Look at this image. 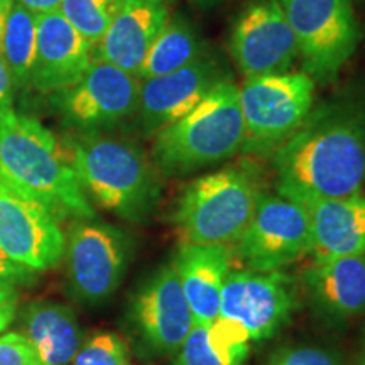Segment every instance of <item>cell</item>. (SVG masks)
Returning <instances> with one entry per match:
<instances>
[{"label":"cell","instance_id":"cell-1","mask_svg":"<svg viewBox=\"0 0 365 365\" xmlns=\"http://www.w3.org/2000/svg\"><path fill=\"white\" fill-rule=\"evenodd\" d=\"M277 195L308 205L359 195L365 185V113L323 105L272 154Z\"/></svg>","mask_w":365,"mask_h":365},{"label":"cell","instance_id":"cell-2","mask_svg":"<svg viewBox=\"0 0 365 365\" xmlns=\"http://www.w3.org/2000/svg\"><path fill=\"white\" fill-rule=\"evenodd\" d=\"M0 180L59 220L95 218L68 145L38 118L14 108L0 110Z\"/></svg>","mask_w":365,"mask_h":365},{"label":"cell","instance_id":"cell-3","mask_svg":"<svg viewBox=\"0 0 365 365\" xmlns=\"http://www.w3.org/2000/svg\"><path fill=\"white\" fill-rule=\"evenodd\" d=\"M65 144L85 195L107 212L143 222L159 198L156 166L127 137L108 132H70Z\"/></svg>","mask_w":365,"mask_h":365},{"label":"cell","instance_id":"cell-4","mask_svg":"<svg viewBox=\"0 0 365 365\" xmlns=\"http://www.w3.org/2000/svg\"><path fill=\"white\" fill-rule=\"evenodd\" d=\"M244 140L239 86L227 76L188 115L154 135V164L168 176L190 175L230 159Z\"/></svg>","mask_w":365,"mask_h":365},{"label":"cell","instance_id":"cell-5","mask_svg":"<svg viewBox=\"0 0 365 365\" xmlns=\"http://www.w3.org/2000/svg\"><path fill=\"white\" fill-rule=\"evenodd\" d=\"M262 193L259 176L247 164L196 178L182 191L175 212L182 245L237 244Z\"/></svg>","mask_w":365,"mask_h":365},{"label":"cell","instance_id":"cell-6","mask_svg":"<svg viewBox=\"0 0 365 365\" xmlns=\"http://www.w3.org/2000/svg\"><path fill=\"white\" fill-rule=\"evenodd\" d=\"M314 81L304 71L247 78L239 86L245 150H276L313 110Z\"/></svg>","mask_w":365,"mask_h":365},{"label":"cell","instance_id":"cell-7","mask_svg":"<svg viewBox=\"0 0 365 365\" xmlns=\"http://www.w3.org/2000/svg\"><path fill=\"white\" fill-rule=\"evenodd\" d=\"M296 36L304 73L330 81L355 53L359 26L352 0H277Z\"/></svg>","mask_w":365,"mask_h":365},{"label":"cell","instance_id":"cell-8","mask_svg":"<svg viewBox=\"0 0 365 365\" xmlns=\"http://www.w3.org/2000/svg\"><path fill=\"white\" fill-rule=\"evenodd\" d=\"M140 81L110 63L93 61L75 85L51 95L71 132H108L137 113Z\"/></svg>","mask_w":365,"mask_h":365},{"label":"cell","instance_id":"cell-9","mask_svg":"<svg viewBox=\"0 0 365 365\" xmlns=\"http://www.w3.org/2000/svg\"><path fill=\"white\" fill-rule=\"evenodd\" d=\"M129 240L103 222L76 220L66 239L65 257L70 289L83 304H102L120 286L129 264Z\"/></svg>","mask_w":365,"mask_h":365},{"label":"cell","instance_id":"cell-10","mask_svg":"<svg viewBox=\"0 0 365 365\" xmlns=\"http://www.w3.org/2000/svg\"><path fill=\"white\" fill-rule=\"evenodd\" d=\"M312 227L303 205L262 193L235 254L249 271H281L309 254Z\"/></svg>","mask_w":365,"mask_h":365},{"label":"cell","instance_id":"cell-11","mask_svg":"<svg viewBox=\"0 0 365 365\" xmlns=\"http://www.w3.org/2000/svg\"><path fill=\"white\" fill-rule=\"evenodd\" d=\"M296 309L293 277L282 271H230L223 282L220 314L250 341L276 335Z\"/></svg>","mask_w":365,"mask_h":365},{"label":"cell","instance_id":"cell-12","mask_svg":"<svg viewBox=\"0 0 365 365\" xmlns=\"http://www.w3.org/2000/svg\"><path fill=\"white\" fill-rule=\"evenodd\" d=\"M65 247L66 237L51 210L0 180V249L38 272L56 267L65 257Z\"/></svg>","mask_w":365,"mask_h":365},{"label":"cell","instance_id":"cell-13","mask_svg":"<svg viewBox=\"0 0 365 365\" xmlns=\"http://www.w3.org/2000/svg\"><path fill=\"white\" fill-rule=\"evenodd\" d=\"M230 53L245 80L291 70L299 49L277 0H255L244 9L232 29Z\"/></svg>","mask_w":365,"mask_h":365},{"label":"cell","instance_id":"cell-14","mask_svg":"<svg viewBox=\"0 0 365 365\" xmlns=\"http://www.w3.org/2000/svg\"><path fill=\"white\" fill-rule=\"evenodd\" d=\"M134 328L153 354H175L182 345L195 319L181 281L173 267H159L132 299Z\"/></svg>","mask_w":365,"mask_h":365},{"label":"cell","instance_id":"cell-15","mask_svg":"<svg viewBox=\"0 0 365 365\" xmlns=\"http://www.w3.org/2000/svg\"><path fill=\"white\" fill-rule=\"evenodd\" d=\"M223 78L222 68L205 54L181 70L140 81L137 115L144 134L156 135L188 115Z\"/></svg>","mask_w":365,"mask_h":365},{"label":"cell","instance_id":"cell-16","mask_svg":"<svg viewBox=\"0 0 365 365\" xmlns=\"http://www.w3.org/2000/svg\"><path fill=\"white\" fill-rule=\"evenodd\" d=\"M93 63V46L54 11L36 17V56L31 88L53 95L75 85Z\"/></svg>","mask_w":365,"mask_h":365},{"label":"cell","instance_id":"cell-17","mask_svg":"<svg viewBox=\"0 0 365 365\" xmlns=\"http://www.w3.org/2000/svg\"><path fill=\"white\" fill-rule=\"evenodd\" d=\"M170 19L164 0H120L107 33L93 48V61L110 63L137 78L145 54Z\"/></svg>","mask_w":365,"mask_h":365},{"label":"cell","instance_id":"cell-18","mask_svg":"<svg viewBox=\"0 0 365 365\" xmlns=\"http://www.w3.org/2000/svg\"><path fill=\"white\" fill-rule=\"evenodd\" d=\"M312 227L314 262L365 255V196L318 200L304 205Z\"/></svg>","mask_w":365,"mask_h":365},{"label":"cell","instance_id":"cell-19","mask_svg":"<svg viewBox=\"0 0 365 365\" xmlns=\"http://www.w3.org/2000/svg\"><path fill=\"white\" fill-rule=\"evenodd\" d=\"M230 245L185 244L173 267L180 277L195 323H212L220 314V298L232 264Z\"/></svg>","mask_w":365,"mask_h":365},{"label":"cell","instance_id":"cell-20","mask_svg":"<svg viewBox=\"0 0 365 365\" xmlns=\"http://www.w3.org/2000/svg\"><path fill=\"white\" fill-rule=\"evenodd\" d=\"M303 282L314 309L328 319L344 322L365 313V255L314 262Z\"/></svg>","mask_w":365,"mask_h":365},{"label":"cell","instance_id":"cell-21","mask_svg":"<svg viewBox=\"0 0 365 365\" xmlns=\"http://www.w3.org/2000/svg\"><path fill=\"white\" fill-rule=\"evenodd\" d=\"M22 335L41 365H68L81 344L78 319L70 307L54 301H34L22 312Z\"/></svg>","mask_w":365,"mask_h":365},{"label":"cell","instance_id":"cell-22","mask_svg":"<svg viewBox=\"0 0 365 365\" xmlns=\"http://www.w3.org/2000/svg\"><path fill=\"white\" fill-rule=\"evenodd\" d=\"M250 339L240 327L218 317L212 323H193L175 365H244Z\"/></svg>","mask_w":365,"mask_h":365},{"label":"cell","instance_id":"cell-23","mask_svg":"<svg viewBox=\"0 0 365 365\" xmlns=\"http://www.w3.org/2000/svg\"><path fill=\"white\" fill-rule=\"evenodd\" d=\"M205 56L203 41L185 17H173L154 41L137 73V80L144 81L168 75L191 65Z\"/></svg>","mask_w":365,"mask_h":365},{"label":"cell","instance_id":"cell-24","mask_svg":"<svg viewBox=\"0 0 365 365\" xmlns=\"http://www.w3.org/2000/svg\"><path fill=\"white\" fill-rule=\"evenodd\" d=\"M36 14L11 2L0 16V49L6 59L14 91L31 90L36 56Z\"/></svg>","mask_w":365,"mask_h":365},{"label":"cell","instance_id":"cell-25","mask_svg":"<svg viewBox=\"0 0 365 365\" xmlns=\"http://www.w3.org/2000/svg\"><path fill=\"white\" fill-rule=\"evenodd\" d=\"M118 2L120 0H63L59 12L95 48L107 33Z\"/></svg>","mask_w":365,"mask_h":365},{"label":"cell","instance_id":"cell-26","mask_svg":"<svg viewBox=\"0 0 365 365\" xmlns=\"http://www.w3.org/2000/svg\"><path fill=\"white\" fill-rule=\"evenodd\" d=\"M73 365H130L124 340L115 333L100 331L85 341L73 359Z\"/></svg>","mask_w":365,"mask_h":365},{"label":"cell","instance_id":"cell-27","mask_svg":"<svg viewBox=\"0 0 365 365\" xmlns=\"http://www.w3.org/2000/svg\"><path fill=\"white\" fill-rule=\"evenodd\" d=\"M269 365H344L330 350L312 345L284 346L271 359Z\"/></svg>","mask_w":365,"mask_h":365},{"label":"cell","instance_id":"cell-28","mask_svg":"<svg viewBox=\"0 0 365 365\" xmlns=\"http://www.w3.org/2000/svg\"><path fill=\"white\" fill-rule=\"evenodd\" d=\"M0 365H41L21 331L0 335Z\"/></svg>","mask_w":365,"mask_h":365},{"label":"cell","instance_id":"cell-29","mask_svg":"<svg viewBox=\"0 0 365 365\" xmlns=\"http://www.w3.org/2000/svg\"><path fill=\"white\" fill-rule=\"evenodd\" d=\"M36 277V271L22 266V264L12 261L9 255L0 249V284L6 286H27L33 282Z\"/></svg>","mask_w":365,"mask_h":365},{"label":"cell","instance_id":"cell-30","mask_svg":"<svg viewBox=\"0 0 365 365\" xmlns=\"http://www.w3.org/2000/svg\"><path fill=\"white\" fill-rule=\"evenodd\" d=\"M17 303H19L17 287L0 284V333L12 323L17 312Z\"/></svg>","mask_w":365,"mask_h":365},{"label":"cell","instance_id":"cell-31","mask_svg":"<svg viewBox=\"0 0 365 365\" xmlns=\"http://www.w3.org/2000/svg\"><path fill=\"white\" fill-rule=\"evenodd\" d=\"M14 102V86L11 75H9L6 59L2 56V49H0V110L12 108Z\"/></svg>","mask_w":365,"mask_h":365},{"label":"cell","instance_id":"cell-32","mask_svg":"<svg viewBox=\"0 0 365 365\" xmlns=\"http://www.w3.org/2000/svg\"><path fill=\"white\" fill-rule=\"evenodd\" d=\"M12 2L19 4L21 7L27 9V11L36 14V16H41V14L59 11L63 0H12Z\"/></svg>","mask_w":365,"mask_h":365},{"label":"cell","instance_id":"cell-33","mask_svg":"<svg viewBox=\"0 0 365 365\" xmlns=\"http://www.w3.org/2000/svg\"><path fill=\"white\" fill-rule=\"evenodd\" d=\"M11 2H12V0H0V16L6 12V9L11 6Z\"/></svg>","mask_w":365,"mask_h":365},{"label":"cell","instance_id":"cell-34","mask_svg":"<svg viewBox=\"0 0 365 365\" xmlns=\"http://www.w3.org/2000/svg\"><path fill=\"white\" fill-rule=\"evenodd\" d=\"M195 2L202 4V6H212V4H217V2H222V0H195Z\"/></svg>","mask_w":365,"mask_h":365},{"label":"cell","instance_id":"cell-35","mask_svg":"<svg viewBox=\"0 0 365 365\" xmlns=\"http://www.w3.org/2000/svg\"><path fill=\"white\" fill-rule=\"evenodd\" d=\"M357 365H365V344L362 346V352H360V357L357 360Z\"/></svg>","mask_w":365,"mask_h":365},{"label":"cell","instance_id":"cell-36","mask_svg":"<svg viewBox=\"0 0 365 365\" xmlns=\"http://www.w3.org/2000/svg\"><path fill=\"white\" fill-rule=\"evenodd\" d=\"M164 2H166V0H164Z\"/></svg>","mask_w":365,"mask_h":365}]
</instances>
